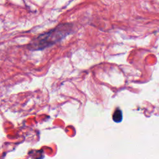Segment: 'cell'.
Listing matches in <instances>:
<instances>
[{
    "label": "cell",
    "mask_w": 159,
    "mask_h": 159,
    "mask_svg": "<svg viewBox=\"0 0 159 159\" xmlns=\"http://www.w3.org/2000/svg\"><path fill=\"white\" fill-rule=\"evenodd\" d=\"M112 119L116 122H120L122 120V112L120 109H117L113 115H112Z\"/></svg>",
    "instance_id": "1"
}]
</instances>
